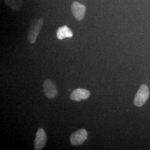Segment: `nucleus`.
<instances>
[{
    "label": "nucleus",
    "instance_id": "nucleus-1",
    "mask_svg": "<svg viewBox=\"0 0 150 150\" xmlns=\"http://www.w3.org/2000/svg\"><path fill=\"white\" fill-rule=\"evenodd\" d=\"M43 25V19L42 18H35L31 21L27 36V40L31 44L35 43Z\"/></svg>",
    "mask_w": 150,
    "mask_h": 150
},
{
    "label": "nucleus",
    "instance_id": "nucleus-2",
    "mask_svg": "<svg viewBox=\"0 0 150 150\" xmlns=\"http://www.w3.org/2000/svg\"><path fill=\"white\" fill-rule=\"evenodd\" d=\"M149 96V87L146 85H142L139 87L136 96L134 97V105L136 106H142L147 101Z\"/></svg>",
    "mask_w": 150,
    "mask_h": 150
},
{
    "label": "nucleus",
    "instance_id": "nucleus-3",
    "mask_svg": "<svg viewBox=\"0 0 150 150\" xmlns=\"http://www.w3.org/2000/svg\"><path fill=\"white\" fill-rule=\"evenodd\" d=\"M87 139V131L85 129H80L71 134L70 136V142L74 146H78L82 145Z\"/></svg>",
    "mask_w": 150,
    "mask_h": 150
},
{
    "label": "nucleus",
    "instance_id": "nucleus-4",
    "mask_svg": "<svg viewBox=\"0 0 150 150\" xmlns=\"http://www.w3.org/2000/svg\"><path fill=\"white\" fill-rule=\"evenodd\" d=\"M43 92L48 98L53 99L58 95V90L55 83L51 80L45 81L43 83Z\"/></svg>",
    "mask_w": 150,
    "mask_h": 150
},
{
    "label": "nucleus",
    "instance_id": "nucleus-5",
    "mask_svg": "<svg viewBox=\"0 0 150 150\" xmlns=\"http://www.w3.org/2000/svg\"><path fill=\"white\" fill-rule=\"evenodd\" d=\"M86 7L79 2L75 1L71 5V11L75 18L77 21L83 19L86 13Z\"/></svg>",
    "mask_w": 150,
    "mask_h": 150
},
{
    "label": "nucleus",
    "instance_id": "nucleus-6",
    "mask_svg": "<svg viewBox=\"0 0 150 150\" xmlns=\"http://www.w3.org/2000/svg\"><path fill=\"white\" fill-rule=\"evenodd\" d=\"M47 139V136L45 130L41 128L38 129L34 141V149L42 150L46 145Z\"/></svg>",
    "mask_w": 150,
    "mask_h": 150
},
{
    "label": "nucleus",
    "instance_id": "nucleus-7",
    "mask_svg": "<svg viewBox=\"0 0 150 150\" xmlns=\"http://www.w3.org/2000/svg\"><path fill=\"white\" fill-rule=\"evenodd\" d=\"M90 92L84 88H77L72 92L70 95V99L72 101L79 102L81 100H87L90 96Z\"/></svg>",
    "mask_w": 150,
    "mask_h": 150
},
{
    "label": "nucleus",
    "instance_id": "nucleus-8",
    "mask_svg": "<svg viewBox=\"0 0 150 150\" xmlns=\"http://www.w3.org/2000/svg\"><path fill=\"white\" fill-rule=\"evenodd\" d=\"M73 32L67 26L59 27L57 30L56 36L59 40H63L66 38H71L73 36Z\"/></svg>",
    "mask_w": 150,
    "mask_h": 150
},
{
    "label": "nucleus",
    "instance_id": "nucleus-9",
    "mask_svg": "<svg viewBox=\"0 0 150 150\" xmlns=\"http://www.w3.org/2000/svg\"><path fill=\"white\" fill-rule=\"evenodd\" d=\"M6 5L14 11H20L23 4V0H4Z\"/></svg>",
    "mask_w": 150,
    "mask_h": 150
}]
</instances>
